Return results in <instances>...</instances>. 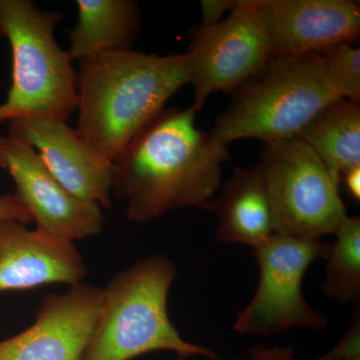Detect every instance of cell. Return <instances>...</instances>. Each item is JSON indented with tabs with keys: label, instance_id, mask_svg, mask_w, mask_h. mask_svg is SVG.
Returning <instances> with one entry per match:
<instances>
[{
	"label": "cell",
	"instance_id": "cell-1",
	"mask_svg": "<svg viewBox=\"0 0 360 360\" xmlns=\"http://www.w3.org/2000/svg\"><path fill=\"white\" fill-rule=\"evenodd\" d=\"M196 111L162 110L112 163V194L129 221L146 224L174 210L200 207L221 186L227 146L195 125Z\"/></svg>",
	"mask_w": 360,
	"mask_h": 360
},
{
	"label": "cell",
	"instance_id": "cell-2",
	"mask_svg": "<svg viewBox=\"0 0 360 360\" xmlns=\"http://www.w3.org/2000/svg\"><path fill=\"white\" fill-rule=\"evenodd\" d=\"M77 134L113 163L175 92L189 84L186 53L105 52L78 61Z\"/></svg>",
	"mask_w": 360,
	"mask_h": 360
},
{
	"label": "cell",
	"instance_id": "cell-3",
	"mask_svg": "<svg viewBox=\"0 0 360 360\" xmlns=\"http://www.w3.org/2000/svg\"><path fill=\"white\" fill-rule=\"evenodd\" d=\"M177 276L165 255H153L122 270L103 288L101 307L82 360H131L172 352L179 360L219 359L210 348L188 342L170 321L167 298Z\"/></svg>",
	"mask_w": 360,
	"mask_h": 360
},
{
	"label": "cell",
	"instance_id": "cell-4",
	"mask_svg": "<svg viewBox=\"0 0 360 360\" xmlns=\"http://www.w3.org/2000/svg\"><path fill=\"white\" fill-rule=\"evenodd\" d=\"M338 98L319 53L271 58L232 94L212 134L225 146L246 139L297 137Z\"/></svg>",
	"mask_w": 360,
	"mask_h": 360
},
{
	"label": "cell",
	"instance_id": "cell-5",
	"mask_svg": "<svg viewBox=\"0 0 360 360\" xmlns=\"http://www.w3.org/2000/svg\"><path fill=\"white\" fill-rule=\"evenodd\" d=\"M63 18L30 0H0V37L13 54L11 86L0 104V124L20 118L66 122L77 110V72L54 39Z\"/></svg>",
	"mask_w": 360,
	"mask_h": 360
},
{
	"label": "cell",
	"instance_id": "cell-6",
	"mask_svg": "<svg viewBox=\"0 0 360 360\" xmlns=\"http://www.w3.org/2000/svg\"><path fill=\"white\" fill-rule=\"evenodd\" d=\"M262 170L276 233L321 239L335 234L348 217L340 182L298 137L264 142Z\"/></svg>",
	"mask_w": 360,
	"mask_h": 360
},
{
	"label": "cell",
	"instance_id": "cell-7",
	"mask_svg": "<svg viewBox=\"0 0 360 360\" xmlns=\"http://www.w3.org/2000/svg\"><path fill=\"white\" fill-rule=\"evenodd\" d=\"M331 243L274 234L253 248L258 267L255 295L238 314L232 328L239 335L269 336L290 328L323 330L326 314L305 300L303 278L310 265L328 257Z\"/></svg>",
	"mask_w": 360,
	"mask_h": 360
},
{
	"label": "cell",
	"instance_id": "cell-8",
	"mask_svg": "<svg viewBox=\"0 0 360 360\" xmlns=\"http://www.w3.org/2000/svg\"><path fill=\"white\" fill-rule=\"evenodd\" d=\"M186 54L198 112L210 94H232L253 77L271 58V47L250 0H238L224 20L191 30Z\"/></svg>",
	"mask_w": 360,
	"mask_h": 360
},
{
	"label": "cell",
	"instance_id": "cell-9",
	"mask_svg": "<svg viewBox=\"0 0 360 360\" xmlns=\"http://www.w3.org/2000/svg\"><path fill=\"white\" fill-rule=\"evenodd\" d=\"M0 167L13 179L14 194L37 229L71 243L103 231L105 219L101 206L66 191L30 144L9 134L0 136Z\"/></svg>",
	"mask_w": 360,
	"mask_h": 360
},
{
	"label": "cell",
	"instance_id": "cell-10",
	"mask_svg": "<svg viewBox=\"0 0 360 360\" xmlns=\"http://www.w3.org/2000/svg\"><path fill=\"white\" fill-rule=\"evenodd\" d=\"M271 47V58L319 53L356 44L359 2L352 0H250Z\"/></svg>",
	"mask_w": 360,
	"mask_h": 360
},
{
	"label": "cell",
	"instance_id": "cell-11",
	"mask_svg": "<svg viewBox=\"0 0 360 360\" xmlns=\"http://www.w3.org/2000/svg\"><path fill=\"white\" fill-rule=\"evenodd\" d=\"M101 297L103 288L84 283L47 295L32 326L0 341V360H82Z\"/></svg>",
	"mask_w": 360,
	"mask_h": 360
},
{
	"label": "cell",
	"instance_id": "cell-12",
	"mask_svg": "<svg viewBox=\"0 0 360 360\" xmlns=\"http://www.w3.org/2000/svg\"><path fill=\"white\" fill-rule=\"evenodd\" d=\"M9 135L30 144L66 191L101 207L112 206V163L97 155L63 120L20 118Z\"/></svg>",
	"mask_w": 360,
	"mask_h": 360
},
{
	"label": "cell",
	"instance_id": "cell-13",
	"mask_svg": "<svg viewBox=\"0 0 360 360\" xmlns=\"http://www.w3.org/2000/svg\"><path fill=\"white\" fill-rule=\"evenodd\" d=\"M87 274L75 243L16 219L0 220V292L51 283H82Z\"/></svg>",
	"mask_w": 360,
	"mask_h": 360
},
{
	"label": "cell",
	"instance_id": "cell-14",
	"mask_svg": "<svg viewBox=\"0 0 360 360\" xmlns=\"http://www.w3.org/2000/svg\"><path fill=\"white\" fill-rule=\"evenodd\" d=\"M201 208L219 219L217 238L220 243L248 245L253 250L276 234L269 193L258 165L236 168L222 186L219 198L207 201Z\"/></svg>",
	"mask_w": 360,
	"mask_h": 360
},
{
	"label": "cell",
	"instance_id": "cell-15",
	"mask_svg": "<svg viewBox=\"0 0 360 360\" xmlns=\"http://www.w3.org/2000/svg\"><path fill=\"white\" fill-rule=\"evenodd\" d=\"M78 20L68 30V53L72 60L105 52L129 51L141 28L134 0H77Z\"/></svg>",
	"mask_w": 360,
	"mask_h": 360
},
{
	"label": "cell",
	"instance_id": "cell-16",
	"mask_svg": "<svg viewBox=\"0 0 360 360\" xmlns=\"http://www.w3.org/2000/svg\"><path fill=\"white\" fill-rule=\"evenodd\" d=\"M297 137L340 182L347 170L360 167V101L340 97L331 101Z\"/></svg>",
	"mask_w": 360,
	"mask_h": 360
},
{
	"label": "cell",
	"instance_id": "cell-17",
	"mask_svg": "<svg viewBox=\"0 0 360 360\" xmlns=\"http://www.w3.org/2000/svg\"><path fill=\"white\" fill-rule=\"evenodd\" d=\"M326 257L322 293L340 305L360 297V219L347 217L335 231Z\"/></svg>",
	"mask_w": 360,
	"mask_h": 360
},
{
	"label": "cell",
	"instance_id": "cell-18",
	"mask_svg": "<svg viewBox=\"0 0 360 360\" xmlns=\"http://www.w3.org/2000/svg\"><path fill=\"white\" fill-rule=\"evenodd\" d=\"M326 77L340 97L360 101V49L342 42L319 52Z\"/></svg>",
	"mask_w": 360,
	"mask_h": 360
},
{
	"label": "cell",
	"instance_id": "cell-19",
	"mask_svg": "<svg viewBox=\"0 0 360 360\" xmlns=\"http://www.w3.org/2000/svg\"><path fill=\"white\" fill-rule=\"evenodd\" d=\"M326 360L360 359V322L359 315L348 329L340 342L328 354L321 356Z\"/></svg>",
	"mask_w": 360,
	"mask_h": 360
},
{
	"label": "cell",
	"instance_id": "cell-20",
	"mask_svg": "<svg viewBox=\"0 0 360 360\" xmlns=\"http://www.w3.org/2000/svg\"><path fill=\"white\" fill-rule=\"evenodd\" d=\"M238 0H201V25H213L225 18L236 6Z\"/></svg>",
	"mask_w": 360,
	"mask_h": 360
},
{
	"label": "cell",
	"instance_id": "cell-21",
	"mask_svg": "<svg viewBox=\"0 0 360 360\" xmlns=\"http://www.w3.org/2000/svg\"><path fill=\"white\" fill-rule=\"evenodd\" d=\"M1 219H16L23 224L32 221L30 212L14 193L0 195V220Z\"/></svg>",
	"mask_w": 360,
	"mask_h": 360
},
{
	"label": "cell",
	"instance_id": "cell-22",
	"mask_svg": "<svg viewBox=\"0 0 360 360\" xmlns=\"http://www.w3.org/2000/svg\"><path fill=\"white\" fill-rule=\"evenodd\" d=\"M295 349L292 345L266 347L257 345L251 347L248 360H295Z\"/></svg>",
	"mask_w": 360,
	"mask_h": 360
},
{
	"label": "cell",
	"instance_id": "cell-23",
	"mask_svg": "<svg viewBox=\"0 0 360 360\" xmlns=\"http://www.w3.org/2000/svg\"><path fill=\"white\" fill-rule=\"evenodd\" d=\"M341 181L345 182V186L350 195L354 200H360V167H355L347 170L341 176Z\"/></svg>",
	"mask_w": 360,
	"mask_h": 360
},
{
	"label": "cell",
	"instance_id": "cell-24",
	"mask_svg": "<svg viewBox=\"0 0 360 360\" xmlns=\"http://www.w3.org/2000/svg\"><path fill=\"white\" fill-rule=\"evenodd\" d=\"M214 360H222L221 359H220V357H219V359H214ZM232 360H241L240 357H238V359H232Z\"/></svg>",
	"mask_w": 360,
	"mask_h": 360
},
{
	"label": "cell",
	"instance_id": "cell-25",
	"mask_svg": "<svg viewBox=\"0 0 360 360\" xmlns=\"http://www.w3.org/2000/svg\"><path fill=\"white\" fill-rule=\"evenodd\" d=\"M314 360H326V359H322L321 357H319V359H314ZM354 360H360V359H354Z\"/></svg>",
	"mask_w": 360,
	"mask_h": 360
}]
</instances>
